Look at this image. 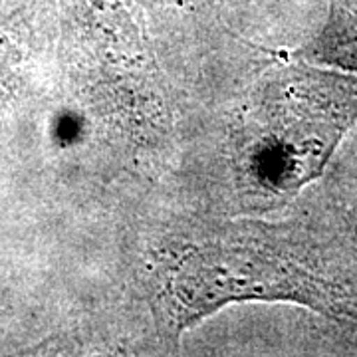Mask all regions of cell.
<instances>
[{"mask_svg":"<svg viewBox=\"0 0 357 357\" xmlns=\"http://www.w3.org/2000/svg\"><path fill=\"white\" fill-rule=\"evenodd\" d=\"M319 54L332 64L357 70V0H330V18L319 38Z\"/></svg>","mask_w":357,"mask_h":357,"instance_id":"obj_1","label":"cell"},{"mask_svg":"<svg viewBox=\"0 0 357 357\" xmlns=\"http://www.w3.org/2000/svg\"><path fill=\"white\" fill-rule=\"evenodd\" d=\"M351 218H354V222H356V229H357V201H356V206H354V215H351Z\"/></svg>","mask_w":357,"mask_h":357,"instance_id":"obj_2","label":"cell"}]
</instances>
